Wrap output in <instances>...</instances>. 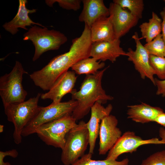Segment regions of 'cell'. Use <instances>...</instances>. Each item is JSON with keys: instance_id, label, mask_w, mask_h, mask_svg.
I'll use <instances>...</instances> for the list:
<instances>
[{"instance_id": "cell-1", "label": "cell", "mask_w": 165, "mask_h": 165, "mask_svg": "<svg viewBox=\"0 0 165 165\" xmlns=\"http://www.w3.org/2000/svg\"><path fill=\"white\" fill-rule=\"evenodd\" d=\"M92 42L90 27L86 24L80 36L74 39L69 50L51 60L40 70L29 76L35 85L49 90L57 79L78 61L90 57Z\"/></svg>"}, {"instance_id": "cell-2", "label": "cell", "mask_w": 165, "mask_h": 165, "mask_svg": "<svg viewBox=\"0 0 165 165\" xmlns=\"http://www.w3.org/2000/svg\"><path fill=\"white\" fill-rule=\"evenodd\" d=\"M109 67L98 71L94 74L86 75L79 90L77 91L73 89L71 93L72 99L78 102L72 115L76 121L86 115L95 102H98L103 104L113 100V97L106 93L101 84L104 73Z\"/></svg>"}, {"instance_id": "cell-3", "label": "cell", "mask_w": 165, "mask_h": 165, "mask_svg": "<svg viewBox=\"0 0 165 165\" xmlns=\"http://www.w3.org/2000/svg\"><path fill=\"white\" fill-rule=\"evenodd\" d=\"M41 94L38 93L36 96L26 101L3 106L8 120L12 122L14 126L13 137L15 144L18 145L21 142L23 129L38 112Z\"/></svg>"}, {"instance_id": "cell-4", "label": "cell", "mask_w": 165, "mask_h": 165, "mask_svg": "<svg viewBox=\"0 0 165 165\" xmlns=\"http://www.w3.org/2000/svg\"><path fill=\"white\" fill-rule=\"evenodd\" d=\"M24 40H30L34 45L35 51L32 61L38 59L44 52L58 49L68 41L63 33L54 30H49L46 27L32 26L23 35Z\"/></svg>"}, {"instance_id": "cell-5", "label": "cell", "mask_w": 165, "mask_h": 165, "mask_svg": "<svg viewBox=\"0 0 165 165\" xmlns=\"http://www.w3.org/2000/svg\"><path fill=\"white\" fill-rule=\"evenodd\" d=\"M28 74L21 63L16 61L14 66L8 74L0 77V96L3 105L24 101L27 92L22 84L23 76Z\"/></svg>"}, {"instance_id": "cell-6", "label": "cell", "mask_w": 165, "mask_h": 165, "mask_svg": "<svg viewBox=\"0 0 165 165\" xmlns=\"http://www.w3.org/2000/svg\"><path fill=\"white\" fill-rule=\"evenodd\" d=\"M90 136L86 123L81 121L67 134L61 161L64 165H71L85 154L89 144Z\"/></svg>"}, {"instance_id": "cell-7", "label": "cell", "mask_w": 165, "mask_h": 165, "mask_svg": "<svg viewBox=\"0 0 165 165\" xmlns=\"http://www.w3.org/2000/svg\"><path fill=\"white\" fill-rule=\"evenodd\" d=\"M77 105L76 101L72 99L58 103L52 102L46 107L39 106L35 116L23 129L22 136L26 137L35 133L36 129L43 124L72 115Z\"/></svg>"}, {"instance_id": "cell-8", "label": "cell", "mask_w": 165, "mask_h": 165, "mask_svg": "<svg viewBox=\"0 0 165 165\" xmlns=\"http://www.w3.org/2000/svg\"><path fill=\"white\" fill-rule=\"evenodd\" d=\"M76 121L72 115H66L42 125L35 133L46 144L62 149L66 136L76 125Z\"/></svg>"}, {"instance_id": "cell-9", "label": "cell", "mask_w": 165, "mask_h": 165, "mask_svg": "<svg viewBox=\"0 0 165 165\" xmlns=\"http://www.w3.org/2000/svg\"><path fill=\"white\" fill-rule=\"evenodd\" d=\"M164 144L158 138L144 140L136 135L133 131L125 132L108 152L106 159L116 160L121 154L125 153H132L140 146L147 144Z\"/></svg>"}, {"instance_id": "cell-10", "label": "cell", "mask_w": 165, "mask_h": 165, "mask_svg": "<svg viewBox=\"0 0 165 165\" xmlns=\"http://www.w3.org/2000/svg\"><path fill=\"white\" fill-rule=\"evenodd\" d=\"M132 38L136 43V49L134 50L129 48L126 56L128 57L129 61L132 62L141 77L143 79L148 78L155 85V73L150 64V54L141 43L137 32L135 33Z\"/></svg>"}, {"instance_id": "cell-11", "label": "cell", "mask_w": 165, "mask_h": 165, "mask_svg": "<svg viewBox=\"0 0 165 165\" xmlns=\"http://www.w3.org/2000/svg\"><path fill=\"white\" fill-rule=\"evenodd\" d=\"M118 124L116 117L110 114L101 120L99 132V155L106 154L122 136V132L117 126Z\"/></svg>"}, {"instance_id": "cell-12", "label": "cell", "mask_w": 165, "mask_h": 165, "mask_svg": "<svg viewBox=\"0 0 165 165\" xmlns=\"http://www.w3.org/2000/svg\"><path fill=\"white\" fill-rule=\"evenodd\" d=\"M108 9L116 39H120L137 24L139 19L118 4L111 3Z\"/></svg>"}, {"instance_id": "cell-13", "label": "cell", "mask_w": 165, "mask_h": 165, "mask_svg": "<svg viewBox=\"0 0 165 165\" xmlns=\"http://www.w3.org/2000/svg\"><path fill=\"white\" fill-rule=\"evenodd\" d=\"M75 74L73 71H68L62 74L48 92L41 94V98L50 99L54 103L61 102L63 97L68 93H71L74 89L77 78Z\"/></svg>"}, {"instance_id": "cell-14", "label": "cell", "mask_w": 165, "mask_h": 165, "mask_svg": "<svg viewBox=\"0 0 165 165\" xmlns=\"http://www.w3.org/2000/svg\"><path fill=\"white\" fill-rule=\"evenodd\" d=\"M120 39L93 42L90 57L102 62L109 60L113 63L120 56H126V52L120 47Z\"/></svg>"}, {"instance_id": "cell-15", "label": "cell", "mask_w": 165, "mask_h": 165, "mask_svg": "<svg viewBox=\"0 0 165 165\" xmlns=\"http://www.w3.org/2000/svg\"><path fill=\"white\" fill-rule=\"evenodd\" d=\"M112 108L111 104H109L105 107L98 102H95L91 107L90 117L86 123L90 136L89 153H94L101 121L104 118L110 115Z\"/></svg>"}, {"instance_id": "cell-16", "label": "cell", "mask_w": 165, "mask_h": 165, "mask_svg": "<svg viewBox=\"0 0 165 165\" xmlns=\"http://www.w3.org/2000/svg\"><path fill=\"white\" fill-rule=\"evenodd\" d=\"M19 6L17 12L13 18L10 21L6 22L2 26L7 31L12 35H14L18 31V28H22L27 30L26 27L36 24L44 27L41 24L32 21L29 17L28 14L35 13L36 9H29L26 6L27 3L26 0H19Z\"/></svg>"}, {"instance_id": "cell-17", "label": "cell", "mask_w": 165, "mask_h": 165, "mask_svg": "<svg viewBox=\"0 0 165 165\" xmlns=\"http://www.w3.org/2000/svg\"><path fill=\"white\" fill-rule=\"evenodd\" d=\"M83 9L79 16V21L90 27L98 18L109 16L108 8L102 0H83Z\"/></svg>"}, {"instance_id": "cell-18", "label": "cell", "mask_w": 165, "mask_h": 165, "mask_svg": "<svg viewBox=\"0 0 165 165\" xmlns=\"http://www.w3.org/2000/svg\"><path fill=\"white\" fill-rule=\"evenodd\" d=\"M127 108V118L136 122L142 123L154 122L157 116L163 112L160 107L152 106L143 102L129 105Z\"/></svg>"}, {"instance_id": "cell-19", "label": "cell", "mask_w": 165, "mask_h": 165, "mask_svg": "<svg viewBox=\"0 0 165 165\" xmlns=\"http://www.w3.org/2000/svg\"><path fill=\"white\" fill-rule=\"evenodd\" d=\"M90 30L92 43L112 41L116 39L109 16H103L98 18L91 25Z\"/></svg>"}, {"instance_id": "cell-20", "label": "cell", "mask_w": 165, "mask_h": 165, "mask_svg": "<svg viewBox=\"0 0 165 165\" xmlns=\"http://www.w3.org/2000/svg\"><path fill=\"white\" fill-rule=\"evenodd\" d=\"M162 21L158 15L152 12V17L148 21L143 23L140 25L142 37L145 39L146 43L151 42L161 33Z\"/></svg>"}, {"instance_id": "cell-21", "label": "cell", "mask_w": 165, "mask_h": 165, "mask_svg": "<svg viewBox=\"0 0 165 165\" xmlns=\"http://www.w3.org/2000/svg\"><path fill=\"white\" fill-rule=\"evenodd\" d=\"M97 61L93 57H88L78 61L71 68L72 70L78 75L93 74L97 72L98 70L103 68L105 65L104 62Z\"/></svg>"}, {"instance_id": "cell-22", "label": "cell", "mask_w": 165, "mask_h": 165, "mask_svg": "<svg viewBox=\"0 0 165 165\" xmlns=\"http://www.w3.org/2000/svg\"><path fill=\"white\" fill-rule=\"evenodd\" d=\"M92 154L88 152L84 154L75 162L71 165H128L129 160L127 158L121 161L106 159L103 160L92 159Z\"/></svg>"}, {"instance_id": "cell-23", "label": "cell", "mask_w": 165, "mask_h": 165, "mask_svg": "<svg viewBox=\"0 0 165 165\" xmlns=\"http://www.w3.org/2000/svg\"><path fill=\"white\" fill-rule=\"evenodd\" d=\"M113 2L123 9L127 8L132 15L139 19L142 18L144 9L143 0H114Z\"/></svg>"}, {"instance_id": "cell-24", "label": "cell", "mask_w": 165, "mask_h": 165, "mask_svg": "<svg viewBox=\"0 0 165 165\" xmlns=\"http://www.w3.org/2000/svg\"><path fill=\"white\" fill-rule=\"evenodd\" d=\"M144 46L149 54L165 57V42L161 33Z\"/></svg>"}, {"instance_id": "cell-25", "label": "cell", "mask_w": 165, "mask_h": 165, "mask_svg": "<svg viewBox=\"0 0 165 165\" xmlns=\"http://www.w3.org/2000/svg\"><path fill=\"white\" fill-rule=\"evenodd\" d=\"M150 64L159 79L165 80V57L149 56Z\"/></svg>"}, {"instance_id": "cell-26", "label": "cell", "mask_w": 165, "mask_h": 165, "mask_svg": "<svg viewBox=\"0 0 165 165\" xmlns=\"http://www.w3.org/2000/svg\"><path fill=\"white\" fill-rule=\"evenodd\" d=\"M81 1L80 0H46V4L52 7L55 2L58 3L59 6L64 9L72 10L76 11L81 8Z\"/></svg>"}, {"instance_id": "cell-27", "label": "cell", "mask_w": 165, "mask_h": 165, "mask_svg": "<svg viewBox=\"0 0 165 165\" xmlns=\"http://www.w3.org/2000/svg\"><path fill=\"white\" fill-rule=\"evenodd\" d=\"M140 165H165V150L152 154L143 160Z\"/></svg>"}, {"instance_id": "cell-28", "label": "cell", "mask_w": 165, "mask_h": 165, "mask_svg": "<svg viewBox=\"0 0 165 165\" xmlns=\"http://www.w3.org/2000/svg\"><path fill=\"white\" fill-rule=\"evenodd\" d=\"M155 86L157 87L156 94L165 98V80H161L155 78Z\"/></svg>"}, {"instance_id": "cell-29", "label": "cell", "mask_w": 165, "mask_h": 165, "mask_svg": "<svg viewBox=\"0 0 165 165\" xmlns=\"http://www.w3.org/2000/svg\"><path fill=\"white\" fill-rule=\"evenodd\" d=\"M162 19L161 23V32L162 37L165 42V7L160 13Z\"/></svg>"}, {"instance_id": "cell-30", "label": "cell", "mask_w": 165, "mask_h": 165, "mask_svg": "<svg viewBox=\"0 0 165 165\" xmlns=\"http://www.w3.org/2000/svg\"><path fill=\"white\" fill-rule=\"evenodd\" d=\"M154 122L165 127V113L163 112L160 113L155 119Z\"/></svg>"}, {"instance_id": "cell-31", "label": "cell", "mask_w": 165, "mask_h": 165, "mask_svg": "<svg viewBox=\"0 0 165 165\" xmlns=\"http://www.w3.org/2000/svg\"><path fill=\"white\" fill-rule=\"evenodd\" d=\"M159 135L161 138V141L165 145V129L163 127H161L159 130Z\"/></svg>"}, {"instance_id": "cell-32", "label": "cell", "mask_w": 165, "mask_h": 165, "mask_svg": "<svg viewBox=\"0 0 165 165\" xmlns=\"http://www.w3.org/2000/svg\"><path fill=\"white\" fill-rule=\"evenodd\" d=\"M4 126L2 125H0V132L2 133L3 131Z\"/></svg>"}, {"instance_id": "cell-33", "label": "cell", "mask_w": 165, "mask_h": 165, "mask_svg": "<svg viewBox=\"0 0 165 165\" xmlns=\"http://www.w3.org/2000/svg\"><path fill=\"white\" fill-rule=\"evenodd\" d=\"M163 1L165 2V0H164Z\"/></svg>"}]
</instances>
